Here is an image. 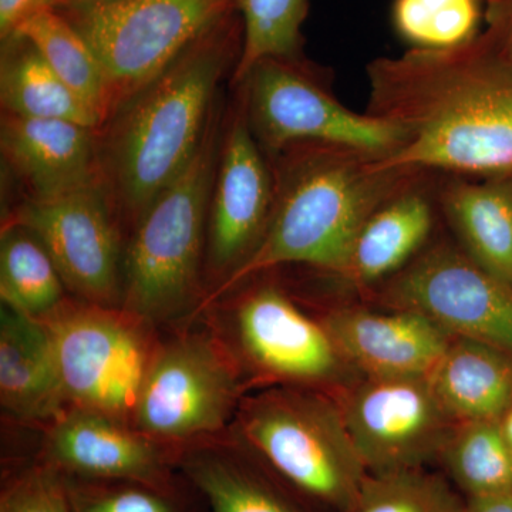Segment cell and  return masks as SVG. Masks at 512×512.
I'll use <instances>...</instances> for the list:
<instances>
[{"mask_svg":"<svg viewBox=\"0 0 512 512\" xmlns=\"http://www.w3.org/2000/svg\"><path fill=\"white\" fill-rule=\"evenodd\" d=\"M367 113L406 140L380 163L404 173H512V59L487 32L447 50L410 49L367 67Z\"/></svg>","mask_w":512,"mask_h":512,"instance_id":"1","label":"cell"},{"mask_svg":"<svg viewBox=\"0 0 512 512\" xmlns=\"http://www.w3.org/2000/svg\"><path fill=\"white\" fill-rule=\"evenodd\" d=\"M242 45L237 10L198 37L99 130L101 183L119 222L136 227L197 154Z\"/></svg>","mask_w":512,"mask_h":512,"instance_id":"2","label":"cell"},{"mask_svg":"<svg viewBox=\"0 0 512 512\" xmlns=\"http://www.w3.org/2000/svg\"><path fill=\"white\" fill-rule=\"evenodd\" d=\"M276 157L282 160L264 238L207 303L281 265H309L345 276L367 220L419 175L384 167L379 156L349 148L303 144Z\"/></svg>","mask_w":512,"mask_h":512,"instance_id":"3","label":"cell"},{"mask_svg":"<svg viewBox=\"0 0 512 512\" xmlns=\"http://www.w3.org/2000/svg\"><path fill=\"white\" fill-rule=\"evenodd\" d=\"M241 439L279 480L318 512H348L367 473L338 399L285 386L239 404Z\"/></svg>","mask_w":512,"mask_h":512,"instance_id":"4","label":"cell"},{"mask_svg":"<svg viewBox=\"0 0 512 512\" xmlns=\"http://www.w3.org/2000/svg\"><path fill=\"white\" fill-rule=\"evenodd\" d=\"M218 104L197 154L141 215L123 269V309L146 323L183 313L200 291L224 120Z\"/></svg>","mask_w":512,"mask_h":512,"instance_id":"5","label":"cell"},{"mask_svg":"<svg viewBox=\"0 0 512 512\" xmlns=\"http://www.w3.org/2000/svg\"><path fill=\"white\" fill-rule=\"evenodd\" d=\"M59 12L103 67L110 120L237 8L234 0H111Z\"/></svg>","mask_w":512,"mask_h":512,"instance_id":"6","label":"cell"},{"mask_svg":"<svg viewBox=\"0 0 512 512\" xmlns=\"http://www.w3.org/2000/svg\"><path fill=\"white\" fill-rule=\"evenodd\" d=\"M311 76L301 59L269 57L237 83L241 109L262 150L278 156L316 144L387 157L403 146L402 127L349 110Z\"/></svg>","mask_w":512,"mask_h":512,"instance_id":"7","label":"cell"},{"mask_svg":"<svg viewBox=\"0 0 512 512\" xmlns=\"http://www.w3.org/2000/svg\"><path fill=\"white\" fill-rule=\"evenodd\" d=\"M42 320L49 328L70 409L133 419L156 355L146 322L126 309L66 301Z\"/></svg>","mask_w":512,"mask_h":512,"instance_id":"8","label":"cell"},{"mask_svg":"<svg viewBox=\"0 0 512 512\" xmlns=\"http://www.w3.org/2000/svg\"><path fill=\"white\" fill-rule=\"evenodd\" d=\"M235 357L211 335H187L156 350L133 420L164 447L195 443L224 429L237 412Z\"/></svg>","mask_w":512,"mask_h":512,"instance_id":"9","label":"cell"},{"mask_svg":"<svg viewBox=\"0 0 512 512\" xmlns=\"http://www.w3.org/2000/svg\"><path fill=\"white\" fill-rule=\"evenodd\" d=\"M336 399L369 474L426 468L460 426L427 376H360Z\"/></svg>","mask_w":512,"mask_h":512,"instance_id":"10","label":"cell"},{"mask_svg":"<svg viewBox=\"0 0 512 512\" xmlns=\"http://www.w3.org/2000/svg\"><path fill=\"white\" fill-rule=\"evenodd\" d=\"M379 298L397 311L421 313L454 338L512 355V286L464 251L444 245L430 249L387 279Z\"/></svg>","mask_w":512,"mask_h":512,"instance_id":"11","label":"cell"},{"mask_svg":"<svg viewBox=\"0 0 512 512\" xmlns=\"http://www.w3.org/2000/svg\"><path fill=\"white\" fill-rule=\"evenodd\" d=\"M5 222L45 247L66 288L84 302L114 306L123 295L120 222L101 181L50 200L26 198Z\"/></svg>","mask_w":512,"mask_h":512,"instance_id":"12","label":"cell"},{"mask_svg":"<svg viewBox=\"0 0 512 512\" xmlns=\"http://www.w3.org/2000/svg\"><path fill=\"white\" fill-rule=\"evenodd\" d=\"M234 329L245 362L269 382L342 392L356 380L323 323L275 286L254 289L238 302Z\"/></svg>","mask_w":512,"mask_h":512,"instance_id":"13","label":"cell"},{"mask_svg":"<svg viewBox=\"0 0 512 512\" xmlns=\"http://www.w3.org/2000/svg\"><path fill=\"white\" fill-rule=\"evenodd\" d=\"M262 151L239 106L224 121L208 212L205 265L218 286L254 254L274 211L275 175Z\"/></svg>","mask_w":512,"mask_h":512,"instance_id":"14","label":"cell"},{"mask_svg":"<svg viewBox=\"0 0 512 512\" xmlns=\"http://www.w3.org/2000/svg\"><path fill=\"white\" fill-rule=\"evenodd\" d=\"M43 461L79 480L174 485L167 447L126 421L90 410L69 409L52 421Z\"/></svg>","mask_w":512,"mask_h":512,"instance_id":"15","label":"cell"},{"mask_svg":"<svg viewBox=\"0 0 512 512\" xmlns=\"http://www.w3.org/2000/svg\"><path fill=\"white\" fill-rule=\"evenodd\" d=\"M356 373L366 377H430L453 335L421 313L336 309L322 320Z\"/></svg>","mask_w":512,"mask_h":512,"instance_id":"16","label":"cell"},{"mask_svg":"<svg viewBox=\"0 0 512 512\" xmlns=\"http://www.w3.org/2000/svg\"><path fill=\"white\" fill-rule=\"evenodd\" d=\"M0 151L29 200L99 183V130L67 120L2 113Z\"/></svg>","mask_w":512,"mask_h":512,"instance_id":"17","label":"cell"},{"mask_svg":"<svg viewBox=\"0 0 512 512\" xmlns=\"http://www.w3.org/2000/svg\"><path fill=\"white\" fill-rule=\"evenodd\" d=\"M0 399L22 420L55 421L66 412L49 328L3 305L0 311Z\"/></svg>","mask_w":512,"mask_h":512,"instance_id":"18","label":"cell"},{"mask_svg":"<svg viewBox=\"0 0 512 512\" xmlns=\"http://www.w3.org/2000/svg\"><path fill=\"white\" fill-rule=\"evenodd\" d=\"M430 380L458 424L501 421L512 409V355L487 343L454 338Z\"/></svg>","mask_w":512,"mask_h":512,"instance_id":"19","label":"cell"},{"mask_svg":"<svg viewBox=\"0 0 512 512\" xmlns=\"http://www.w3.org/2000/svg\"><path fill=\"white\" fill-rule=\"evenodd\" d=\"M180 466L211 512H318L256 457L194 447L184 451Z\"/></svg>","mask_w":512,"mask_h":512,"instance_id":"20","label":"cell"},{"mask_svg":"<svg viewBox=\"0 0 512 512\" xmlns=\"http://www.w3.org/2000/svg\"><path fill=\"white\" fill-rule=\"evenodd\" d=\"M441 205L464 252L512 286V173L447 184Z\"/></svg>","mask_w":512,"mask_h":512,"instance_id":"21","label":"cell"},{"mask_svg":"<svg viewBox=\"0 0 512 512\" xmlns=\"http://www.w3.org/2000/svg\"><path fill=\"white\" fill-rule=\"evenodd\" d=\"M431 228L430 201L409 185L367 220L357 235L345 278L357 285L392 278L423 247Z\"/></svg>","mask_w":512,"mask_h":512,"instance_id":"22","label":"cell"},{"mask_svg":"<svg viewBox=\"0 0 512 512\" xmlns=\"http://www.w3.org/2000/svg\"><path fill=\"white\" fill-rule=\"evenodd\" d=\"M2 43V113L32 119L73 121L100 130L99 117L59 79L28 39L10 35Z\"/></svg>","mask_w":512,"mask_h":512,"instance_id":"23","label":"cell"},{"mask_svg":"<svg viewBox=\"0 0 512 512\" xmlns=\"http://www.w3.org/2000/svg\"><path fill=\"white\" fill-rule=\"evenodd\" d=\"M12 35L28 39L67 87L99 117L109 121V90L103 67L87 40L59 10L39 8ZM100 128V130H101Z\"/></svg>","mask_w":512,"mask_h":512,"instance_id":"24","label":"cell"},{"mask_svg":"<svg viewBox=\"0 0 512 512\" xmlns=\"http://www.w3.org/2000/svg\"><path fill=\"white\" fill-rule=\"evenodd\" d=\"M55 262L30 232L3 224L0 239V298L3 305L30 318L43 319L64 299Z\"/></svg>","mask_w":512,"mask_h":512,"instance_id":"25","label":"cell"},{"mask_svg":"<svg viewBox=\"0 0 512 512\" xmlns=\"http://www.w3.org/2000/svg\"><path fill=\"white\" fill-rule=\"evenodd\" d=\"M439 461L466 500L512 491V447L500 421L460 424Z\"/></svg>","mask_w":512,"mask_h":512,"instance_id":"26","label":"cell"},{"mask_svg":"<svg viewBox=\"0 0 512 512\" xmlns=\"http://www.w3.org/2000/svg\"><path fill=\"white\" fill-rule=\"evenodd\" d=\"M242 26L244 45L232 79L241 82L261 60L301 59L302 25L308 0H234Z\"/></svg>","mask_w":512,"mask_h":512,"instance_id":"27","label":"cell"},{"mask_svg":"<svg viewBox=\"0 0 512 512\" xmlns=\"http://www.w3.org/2000/svg\"><path fill=\"white\" fill-rule=\"evenodd\" d=\"M467 500L447 477L426 468L369 474L348 512H466Z\"/></svg>","mask_w":512,"mask_h":512,"instance_id":"28","label":"cell"},{"mask_svg":"<svg viewBox=\"0 0 512 512\" xmlns=\"http://www.w3.org/2000/svg\"><path fill=\"white\" fill-rule=\"evenodd\" d=\"M481 3V0H394V30L412 49H454L480 35Z\"/></svg>","mask_w":512,"mask_h":512,"instance_id":"29","label":"cell"},{"mask_svg":"<svg viewBox=\"0 0 512 512\" xmlns=\"http://www.w3.org/2000/svg\"><path fill=\"white\" fill-rule=\"evenodd\" d=\"M66 477V476H64ZM73 512H183L174 485L66 477Z\"/></svg>","mask_w":512,"mask_h":512,"instance_id":"30","label":"cell"},{"mask_svg":"<svg viewBox=\"0 0 512 512\" xmlns=\"http://www.w3.org/2000/svg\"><path fill=\"white\" fill-rule=\"evenodd\" d=\"M0 512H73L66 477L46 461L20 471L3 488Z\"/></svg>","mask_w":512,"mask_h":512,"instance_id":"31","label":"cell"},{"mask_svg":"<svg viewBox=\"0 0 512 512\" xmlns=\"http://www.w3.org/2000/svg\"><path fill=\"white\" fill-rule=\"evenodd\" d=\"M487 29L498 49L512 59V0H504L485 12Z\"/></svg>","mask_w":512,"mask_h":512,"instance_id":"32","label":"cell"},{"mask_svg":"<svg viewBox=\"0 0 512 512\" xmlns=\"http://www.w3.org/2000/svg\"><path fill=\"white\" fill-rule=\"evenodd\" d=\"M43 0H0V37L6 39L30 13L42 8Z\"/></svg>","mask_w":512,"mask_h":512,"instance_id":"33","label":"cell"},{"mask_svg":"<svg viewBox=\"0 0 512 512\" xmlns=\"http://www.w3.org/2000/svg\"><path fill=\"white\" fill-rule=\"evenodd\" d=\"M466 512H512V491L490 497L468 498Z\"/></svg>","mask_w":512,"mask_h":512,"instance_id":"34","label":"cell"},{"mask_svg":"<svg viewBox=\"0 0 512 512\" xmlns=\"http://www.w3.org/2000/svg\"><path fill=\"white\" fill-rule=\"evenodd\" d=\"M106 2H111V0H43L42 8L67 10Z\"/></svg>","mask_w":512,"mask_h":512,"instance_id":"35","label":"cell"},{"mask_svg":"<svg viewBox=\"0 0 512 512\" xmlns=\"http://www.w3.org/2000/svg\"><path fill=\"white\" fill-rule=\"evenodd\" d=\"M501 429H503V433L505 439H507L508 444L512 447V409L510 412L505 414L503 420L500 421Z\"/></svg>","mask_w":512,"mask_h":512,"instance_id":"36","label":"cell"},{"mask_svg":"<svg viewBox=\"0 0 512 512\" xmlns=\"http://www.w3.org/2000/svg\"><path fill=\"white\" fill-rule=\"evenodd\" d=\"M481 2L487 5V8H493V6L498 5V3L504 2V0H481Z\"/></svg>","mask_w":512,"mask_h":512,"instance_id":"37","label":"cell"}]
</instances>
